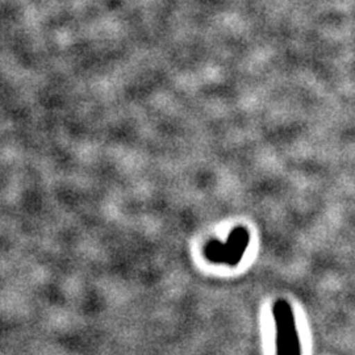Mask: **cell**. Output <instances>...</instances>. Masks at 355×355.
Wrapping results in <instances>:
<instances>
[{
	"mask_svg": "<svg viewBox=\"0 0 355 355\" xmlns=\"http://www.w3.org/2000/svg\"><path fill=\"white\" fill-rule=\"evenodd\" d=\"M249 242V230L243 227H237L230 232L227 242H208L204 248V255L212 263L237 266L248 250Z\"/></svg>",
	"mask_w": 355,
	"mask_h": 355,
	"instance_id": "obj_1",
	"label": "cell"
},
{
	"mask_svg": "<svg viewBox=\"0 0 355 355\" xmlns=\"http://www.w3.org/2000/svg\"><path fill=\"white\" fill-rule=\"evenodd\" d=\"M277 328V355H302L296 318L287 300L279 299L272 306Z\"/></svg>",
	"mask_w": 355,
	"mask_h": 355,
	"instance_id": "obj_2",
	"label": "cell"
}]
</instances>
